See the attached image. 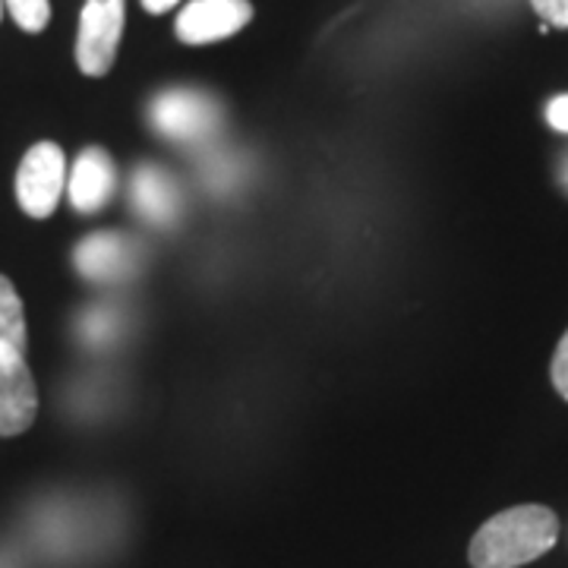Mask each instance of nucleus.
Here are the masks:
<instances>
[{
  "label": "nucleus",
  "instance_id": "nucleus-8",
  "mask_svg": "<svg viewBox=\"0 0 568 568\" xmlns=\"http://www.w3.org/2000/svg\"><path fill=\"white\" fill-rule=\"evenodd\" d=\"M118 186V168L111 162V155L92 145L85 149L80 159L73 162L70 174H67V193L77 212H99L114 196Z\"/></svg>",
  "mask_w": 568,
  "mask_h": 568
},
{
  "label": "nucleus",
  "instance_id": "nucleus-15",
  "mask_svg": "<svg viewBox=\"0 0 568 568\" xmlns=\"http://www.w3.org/2000/svg\"><path fill=\"white\" fill-rule=\"evenodd\" d=\"M178 3H181V0H142V7H145L149 13H155V17H159V13H168V10H174Z\"/></svg>",
  "mask_w": 568,
  "mask_h": 568
},
{
  "label": "nucleus",
  "instance_id": "nucleus-6",
  "mask_svg": "<svg viewBox=\"0 0 568 568\" xmlns=\"http://www.w3.org/2000/svg\"><path fill=\"white\" fill-rule=\"evenodd\" d=\"M250 20V0H190L178 17V39L183 44H212L237 36Z\"/></svg>",
  "mask_w": 568,
  "mask_h": 568
},
{
  "label": "nucleus",
  "instance_id": "nucleus-2",
  "mask_svg": "<svg viewBox=\"0 0 568 568\" xmlns=\"http://www.w3.org/2000/svg\"><path fill=\"white\" fill-rule=\"evenodd\" d=\"M67 186V159L58 142H36L17 171V200L32 219H48Z\"/></svg>",
  "mask_w": 568,
  "mask_h": 568
},
{
  "label": "nucleus",
  "instance_id": "nucleus-17",
  "mask_svg": "<svg viewBox=\"0 0 568 568\" xmlns=\"http://www.w3.org/2000/svg\"><path fill=\"white\" fill-rule=\"evenodd\" d=\"M0 20H3V0H0Z\"/></svg>",
  "mask_w": 568,
  "mask_h": 568
},
{
  "label": "nucleus",
  "instance_id": "nucleus-14",
  "mask_svg": "<svg viewBox=\"0 0 568 568\" xmlns=\"http://www.w3.org/2000/svg\"><path fill=\"white\" fill-rule=\"evenodd\" d=\"M547 121L552 130L559 133H568V95H559L547 104Z\"/></svg>",
  "mask_w": 568,
  "mask_h": 568
},
{
  "label": "nucleus",
  "instance_id": "nucleus-10",
  "mask_svg": "<svg viewBox=\"0 0 568 568\" xmlns=\"http://www.w3.org/2000/svg\"><path fill=\"white\" fill-rule=\"evenodd\" d=\"M0 342L26 354V313L10 278L0 275Z\"/></svg>",
  "mask_w": 568,
  "mask_h": 568
},
{
  "label": "nucleus",
  "instance_id": "nucleus-13",
  "mask_svg": "<svg viewBox=\"0 0 568 568\" xmlns=\"http://www.w3.org/2000/svg\"><path fill=\"white\" fill-rule=\"evenodd\" d=\"M549 373H552V386H556V392L568 402V332L562 335L559 347H556V357H552Z\"/></svg>",
  "mask_w": 568,
  "mask_h": 568
},
{
  "label": "nucleus",
  "instance_id": "nucleus-12",
  "mask_svg": "<svg viewBox=\"0 0 568 568\" xmlns=\"http://www.w3.org/2000/svg\"><path fill=\"white\" fill-rule=\"evenodd\" d=\"M530 7L547 26L568 29V0H530Z\"/></svg>",
  "mask_w": 568,
  "mask_h": 568
},
{
  "label": "nucleus",
  "instance_id": "nucleus-9",
  "mask_svg": "<svg viewBox=\"0 0 568 568\" xmlns=\"http://www.w3.org/2000/svg\"><path fill=\"white\" fill-rule=\"evenodd\" d=\"M133 205L145 222L171 224L181 212V190L168 171L142 164L133 178Z\"/></svg>",
  "mask_w": 568,
  "mask_h": 568
},
{
  "label": "nucleus",
  "instance_id": "nucleus-3",
  "mask_svg": "<svg viewBox=\"0 0 568 568\" xmlns=\"http://www.w3.org/2000/svg\"><path fill=\"white\" fill-rule=\"evenodd\" d=\"M149 118L155 123V130L168 140L203 142L219 130L222 108L212 95L196 92V89H171L152 102Z\"/></svg>",
  "mask_w": 568,
  "mask_h": 568
},
{
  "label": "nucleus",
  "instance_id": "nucleus-1",
  "mask_svg": "<svg viewBox=\"0 0 568 568\" xmlns=\"http://www.w3.org/2000/svg\"><path fill=\"white\" fill-rule=\"evenodd\" d=\"M559 518L547 506H515L493 515L470 540L474 568H521L552 549Z\"/></svg>",
  "mask_w": 568,
  "mask_h": 568
},
{
  "label": "nucleus",
  "instance_id": "nucleus-11",
  "mask_svg": "<svg viewBox=\"0 0 568 568\" xmlns=\"http://www.w3.org/2000/svg\"><path fill=\"white\" fill-rule=\"evenodd\" d=\"M3 10H10V17L22 32H41L51 22L48 0H3Z\"/></svg>",
  "mask_w": 568,
  "mask_h": 568
},
{
  "label": "nucleus",
  "instance_id": "nucleus-7",
  "mask_svg": "<svg viewBox=\"0 0 568 568\" xmlns=\"http://www.w3.org/2000/svg\"><path fill=\"white\" fill-rule=\"evenodd\" d=\"M73 263L89 282H121L136 268V244L114 231H99L77 246Z\"/></svg>",
  "mask_w": 568,
  "mask_h": 568
},
{
  "label": "nucleus",
  "instance_id": "nucleus-16",
  "mask_svg": "<svg viewBox=\"0 0 568 568\" xmlns=\"http://www.w3.org/2000/svg\"><path fill=\"white\" fill-rule=\"evenodd\" d=\"M562 181H566V186H568V162H566V174H562Z\"/></svg>",
  "mask_w": 568,
  "mask_h": 568
},
{
  "label": "nucleus",
  "instance_id": "nucleus-5",
  "mask_svg": "<svg viewBox=\"0 0 568 568\" xmlns=\"http://www.w3.org/2000/svg\"><path fill=\"white\" fill-rule=\"evenodd\" d=\"M39 414V388L26 354L0 342V436H20Z\"/></svg>",
  "mask_w": 568,
  "mask_h": 568
},
{
  "label": "nucleus",
  "instance_id": "nucleus-4",
  "mask_svg": "<svg viewBox=\"0 0 568 568\" xmlns=\"http://www.w3.org/2000/svg\"><path fill=\"white\" fill-rule=\"evenodd\" d=\"M123 0H85L77 39V63L85 77H104L118 61L123 36Z\"/></svg>",
  "mask_w": 568,
  "mask_h": 568
}]
</instances>
